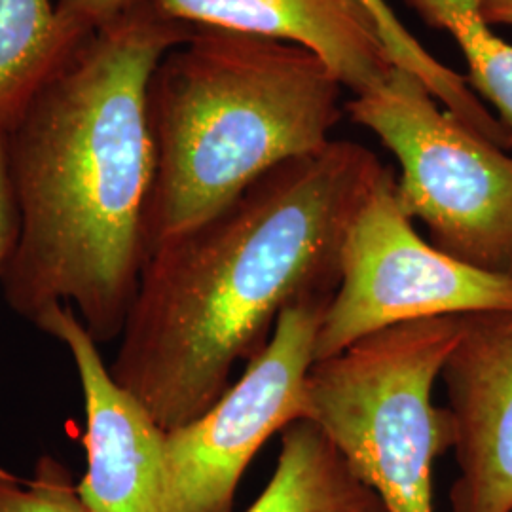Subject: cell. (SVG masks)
I'll return each mask as SVG.
<instances>
[{
  "label": "cell",
  "instance_id": "1",
  "mask_svg": "<svg viewBox=\"0 0 512 512\" xmlns=\"http://www.w3.org/2000/svg\"><path fill=\"white\" fill-rule=\"evenodd\" d=\"M387 169L332 139L277 165L200 226L148 255L112 378L164 431L205 414L283 311L334 296L349 228Z\"/></svg>",
  "mask_w": 512,
  "mask_h": 512
},
{
  "label": "cell",
  "instance_id": "2",
  "mask_svg": "<svg viewBox=\"0 0 512 512\" xmlns=\"http://www.w3.org/2000/svg\"><path fill=\"white\" fill-rule=\"evenodd\" d=\"M192 31L135 2L74 50L8 131L19 238L0 283L23 319L74 306L97 344L120 338L147 262L148 82Z\"/></svg>",
  "mask_w": 512,
  "mask_h": 512
},
{
  "label": "cell",
  "instance_id": "3",
  "mask_svg": "<svg viewBox=\"0 0 512 512\" xmlns=\"http://www.w3.org/2000/svg\"><path fill=\"white\" fill-rule=\"evenodd\" d=\"M342 82L298 44L194 27L148 82L154 181L147 258L298 156L325 147L342 120Z\"/></svg>",
  "mask_w": 512,
  "mask_h": 512
},
{
  "label": "cell",
  "instance_id": "4",
  "mask_svg": "<svg viewBox=\"0 0 512 512\" xmlns=\"http://www.w3.org/2000/svg\"><path fill=\"white\" fill-rule=\"evenodd\" d=\"M465 315L401 323L313 361L302 418L323 431L387 512H435L433 467L452 448L446 408L433 404Z\"/></svg>",
  "mask_w": 512,
  "mask_h": 512
},
{
  "label": "cell",
  "instance_id": "5",
  "mask_svg": "<svg viewBox=\"0 0 512 512\" xmlns=\"http://www.w3.org/2000/svg\"><path fill=\"white\" fill-rule=\"evenodd\" d=\"M346 110L397 158V200L427 226L429 243L512 277V156L461 124L401 67Z\"/></svg>",
  "mask_w": 512,
  "mask_h": 512
},
{
  "label": "cell",
  "instance_id": "6",
  "mask_svg": "<svg viewBox=\"0 0 512 512\" xmlns=\"http://www.w3.org/2000/svg\"><path fill=\"white\" fill-rule=\"evenodd\" d=\"M387 167L349 228L340 283L315 336V361L401 323L512 311V277L484 272L421 239Z\"/></svg>",
  "mask_w": 512,
  "mask_h": 512
},
{
  "label": "cell",
  "instance_id": "7",
  "mask_svg": "<svg viewBox=\"0 0 512 512\" xmlns=\"http://www.w3.org/2000/svg\"><path fill=\"white\" fill-rule=\"evenodd\" d=\"M332 296L283 311L268 346L200 418L165 433V512H232L239 480L275 433L302 418L315 336Z\"/></svg>",
  "mask_w": 512,
  "mask_h": 512
},
{
  "label": "cell",
  "instance_id": "8",
  "mask_svg": "<svg viewBox=\"0 0 512 512\" xmlns=\"http://www.w3.org/2000/svg\"><path fill=\"white\" fill-rule=\"evenodd\" d=\"M73 357L86 408V473L80 495L93 512H165V433L118 384L99 344L71 308L54 304L33 323Z\"/></svg>",
  "mask_w": 512,
  "mask_h": 512
},
{
  "label": "cell",
  "instance_id": "9",
  "mask_svg": "<svg viewBox=\"0 0 512 512\" xmlns=\"http://www.w3.org/2000/svg\"><path fill=\"white\" fill-rule=\"evenodd\" d=\"M439 380L459 471L450 512H512V311L465 315Z\"/></svg>",
  "mask_w": 512,
  "mask_h": 512
},
{
  "label": "cell",
  "instance_id": "10",
  "mask_svg": "<svg viewBox=\"0 0 512 512\" xmlns=\"http://www.w3.org/2000/svg\"><path fill=\"white\" fill-rule=\"evenodd\" d=\"M165 18L298 44L355 95L380 88L395 63L357 0H152Z\"/></svg>",
  "mask_w": 512,
  "mask_h": 512
},
{
  "label": "cell",
  "instance_id": "11",
  "mask_svg": "<svg viewBox=\"0 0 512 512\" xmlns=\"http://www.w3.org/2000/svg\"><path fill=\"white\" fill-rule=\"evenodd\" d=\"M247 512H387L323 431L306 420L281 431L274 475Z\"/></svg>",
  "mask_w": 512,
  "mask_h": 512
},
{
  "label": "cell",
  "instance_id": "12",
  "mask_svg": "<svg viewBox=\"0 0 512 512\" xmlns=\"http://www.w3.org/2000/svg\"><path fill=\"white\" fill-rule=\"evenodd\" d=\"M80 44L61 27L52 0H0V137Z\"/></svg>",
  "mask_w": 512,
  "mask_h": 512
},
{
  "label": "cell",
  "instance_id": "13",
  "mask_svg": "<svg viewBox=\"0 0 512 512\" xmlns=\"http://www.w3.org/2000/svg\"><path fill=\"white\" fill-rule=\"evenodd\" d=\"M431 29L458 42L469 67V86L488 99L512 129V44L497 37L478 12L476 0H403Z\"/></svg>",
  "mask_w": 512,
  "mask_h": 512
},
{
  "label": "cell",
  "instance_id": "14",
  "mask_svg": "<svg viewBox=\"0 0 512 512\" xmlns=\"http://www.w3.org/2000/svg\"><path fill=\"white\" fill-rule=\"evenodd\" d=\"M372 21L385 50L404 71L418 76L429 93L461 124L490 141L505 135L503 122L480 101L467 78L446 67L414 37L385 0H357Z\"/></svg>",
  "mask_w": 512,
  "mask_h": 512
},
{
  "label": "cell",
  "instance_id": "15",
  "mask_svg": "<svg viewBox=\"0 0 512 512\" xmlns=\"http://www.w3.org/2000/svg\"><path fill=\"white\" fill-rule=\"evenodd\" d=\"M0 512H93L65 463L40 456L33 476L23 480L0 467Z\"/></svg>",
  "mask_w": 512,
  "mask_h": 512
},
{
  "label": "cell",
  "instance_id": "16",
  "mask_svg": "<svg viewBox=\"0 0 512 512\" xmlns=\"http://www.w3.org/2000/svg\"><path fill=\"white\" fill-rule=\"evenodd\" d=\"M139 0H57L55 14L69 37L84 42Z\"/></svg>",
  "mask_w": 512,
  "mask_h": 512
},
{
  "label": "cell",
  "instance_id": "17",
  "mask_svg": "<svg viewBox=\"0 0 512 512\" xmlns=\"http://www.w3.org/2000/svg\"><path fill=\"white\" fill-rule=\"evenodd\" d=\"M19 238V211L8 173L6 135L0 137V277L16 249Z\"/></svg>",
  "mask_w": 512,
  "mask_h": 512
},
{
  "label": "cell",
  "instance_id": "18",
  "mask_svg": "<svg viewBox=\"0 0 512 512\" xmlns=\"http://www.w3.org/2000/svg\"><path fill=\"white\" fill-rule=\"evenodd\" d=\"M478 12L488 25L512 27V0H476Z\"/></svg>",
  "mask_w": 512,
  "mask_h": 512
}]
</instances>
